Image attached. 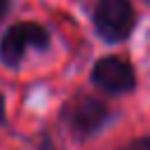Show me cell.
<instances>
[{
    "label": "cell",
    "instance_id": "obj_1",
    "mask_svg": "<svg viewBox=\"0 0 150 150\" xmlns=\"http://www.w3.org/2000/svg\"><path fill=\"white\" fill-rule=\"evenodd\" d=\"M108 115H110L108 105L101 98L91 96V94H75L61 108V120L68 124V129L75 136H91V134H96L105 124Z\"/></svg>",
    "mask_w": 150,
    "mask_h": 150
},
{
    "label": "cell",
    "instance_id": "obj_2",
    "mask_svg": "<svg viewBox=\"0 0 150 150\" xmlns=\"http://www.w3.org/2000/svg\"><path fill=\"white\" fill-rule=\"evenodd\" d=\"M47 49L49 47V33L45 26L35 21H19L9 26L2 33L0 40V59L5 66L16 68L26 54V49Z\"/></svg>",
    "mask_w": 150,
    "mask_h": 150
},
{
    "label": "cell",
    "instance_id": "obj_3",
    "mask_svg": "<svg viewBox=\"0 0 150 150\" xmlns=\"http://www.w3.org/2000/svg\"><path fill=\"white\" fill-rule=\"evenodd\" d=\"M136 14L129 0H98L94 9L96 33L105 42H122L134 28Z\"/></svg>",
    "mask_w": 150,
    "mask_h": 150
},
{
    "label": "cell",
    "instance_id": "obj_4",
    "mask_svg": "<svg viewBox=\"0 0 150 150\" xmlns=\"http://www.w3.org/2000/svg\"><path fill=\"white\" fill-rule=\"evenodd\" d=\"M91 80L98 89L108 94H127L136 87V75L129 61L120 56H103L91 70Z\"/></svg>",
    "mask_w": 150,
    "mask_h": 150
},
{
    "label": "cell",
    "instance_id": "obj_5",
    "mask_svg": "<svg viewBox=\"0 0 150 150\" xmlns=\"http://www.w3.org/2000/svg\"><path fill=\"white\" fill-rule=\"evenodd\" d=\"M124 150H150V138H138L131 145H127Z\"/></svg>",
    "mask_w": 150,
    "mask_h": 150
},
{
    "label": "cell",
    "instance_id": "obj_6",
    "mask_svg": "<svg viewBox=\"0 0 150 150\" xmlns=\"http://www.w3.org/2000/svg\"><path fill=\"white\" fill-rule=\"evenodd\" d=\"M7 12H9V0H0V21L5 19Z\"/></svg>",
    "mask_w": 150,
    "mask_h": 150
},
{
    "label": "cell",
    "instance_id": "obj_7",
    "mask_svg": "<svg viewBox=\"0 0 150 150\" xmlns=\"http://www.w3.org/2000/svg\"><path fill=\"white\" fill-rule=\"evenodd\" d=\"M5 122V98H2V94H0V124Z\"/></svg>",
    "mask_w": 150,
    "mask_h": 150
},
{
    "label": "cell",
    "instance_id": "obj_8",
    "mask_svg": "<svg viewBox=\"0 0 150 150\" xmlns=\"http://www.w3.org/2000/svg\"><path fill=\"white\" fill-rule=\"evenodd\" d=\"M148 2H150V0H148Z\"/></svg>",
    "mask_w": 150,
    "mask_h": 150
}]
</instances>
